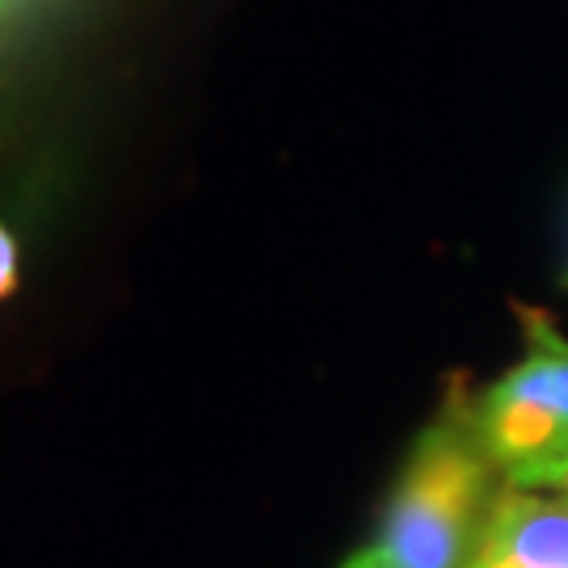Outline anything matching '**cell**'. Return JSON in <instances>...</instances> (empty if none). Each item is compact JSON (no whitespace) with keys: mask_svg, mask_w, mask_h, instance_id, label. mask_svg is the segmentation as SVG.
<instances>
[{"mask_svg":"<svg viewBox=\"0 0 568 568\" xmlns=\"http://www.w3.org/2000/svg\"><path fill=\"white\" fill-rule=\"evenodd\" d=\"M506 488L476 426V392L455 375L413 438L371 539L342 568H471Z\"/></svg>","mask_w":568,"mask_h":568,"instance_id":"6da1fadb","label":"cell"},{"mask_svg":"<svg viewBox=\"0 0 568 568\" xmlns=\"http://www.w3.org/2000/svg\"><path fill=\"white\" fill-rule=\"evenodd\" d=\"M514 312L523 354L476 392V426L509 488L568 493V337L544 307Z\"/></svg>","mask_w":568,"mask_h":568,"instance_id":"7a4b0ae2","label":"cell"},{"mask_svg":"<svg viewBox=\"0 0 568 568\" xmlns=\"http://www.w3.org/2000/svg\"><path fill=\"white\" fill-rule=\"evenodd\" d=\"M471 568H568V493L506 488Z\"/></svg>","mask_w":568,"mask_h":568,"instance_id":"3957f363","label":"cell"},{"mask_svg":"<svg viewBox=\"0 0 568 568\" xmlns=\"http://www.w3.org/2000/svg\"><path fill=\"white\" fill-rule=\"evenodd\" d=\"M18 236L13 227L0 220V300H9L18 291Z\"/></svg>","mask_w":568,"mask_h":568,"instance_id":"277c9868","label":"cell"},{"mask_svg":"<svg viewBox=\"0 0 568 568\" xmlns=\"http://www.w3.org/2000/svg\"><path fill=\"white\" fill-rule=\"evenodd\" d=\"M26 0H0V39H4V30H9V21H13V13H18Z\"/></svg>","mask_w":568,"mask_h":568,"instance_id":"5b68a950","label":"cell"},{"mask_svg":"<svg viewBox=\"0 0 568 568\" xmlns=\"http://www.w3.org/2000/svg\"><path fill=\"white\" fill-rule=\"evenodd\" d=\"M560 286L568 291V257H565V270H560Z\"/></svg>","mask_w":568,"mask_h":568,"instance_id":"8992f818","label":"cell"}]
</instances>
